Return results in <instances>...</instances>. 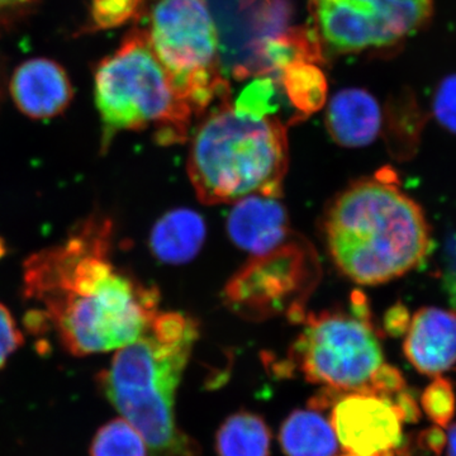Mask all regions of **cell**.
<instances>
[{"instance_id": "obj_1", "label": "cell", "mask_w": 456, "mask_h": 456, "mask_svg": "<svg viewBox=\"0 0 456 456\" xmlns=\"http://www.w3.org/2000/svg\"><path fill=\"white\" fill-rule=\"evenodd\" d=\"M113 224L93 215L62 244L25 263V296L42 308L31 312L32 330L51 323L77 356L118 350L139 340L158 314L159 292L114 266Z\"/></svg>"}, {"instance_id": "obj_2", "label": "cell", "mask_w": 456, "mask_h": 456, "mask_svg": "<svg viewBox=\"0 0 456 456\" xmlns=\"http://www.w3.org/2000/svg\"><path fill=\"white\" fill-rule=\"evenodd\" d=\"M325 236L336 266L362 285L402 277L432 250L424 211L391 173L358 180L341 191L327 209Z\"/></svg>"}, {"instance_id": "obj_3", "label": "cell", "mask_w": 456, "mask_h": 456, "mask_svg": "<svg viewBox=\"0 0 456 456\" xmlns=\"http://www.w3.org/2000/svg\"><path fill=\"white\" fill-rule=\"evenodd\" d=\"M198 126L188 174L204 204L235 203L253 194L281 197L288 169L287 127L275 116L237 113L230 92Z\"/></svg>"}, {"instance_id": "obj_4", "label": "cell", "mask_w": 456, "mask_h": 456, "mask_svg": "<svg viewBox=\"0 0 456 456\" xmlns=\"http://www.w3.org/2000/svg\"><path fill=\"white\" fill-rule=\"evenodd\" d=\"M94 97L106 152L122 131L155 128L161 145L187 140L193 107L156 56L147 29H132L112 55L99 62Z\"/></svg>"}, {"instance_id": "obj_5", "label": "cell", "mask_w": 456, "mask_h": 456, "mask_svg": "<svg viewBox=\"0 0 456 456\" xmlns=\"http://www.w3.org/2000/svg\"><path fill=\"white\" fill-rule=\"evenodd\" d=\"M187 351L152 338L117 351L99 386L123 419L145 441L150 456H200L196 440L178 428L175 395Z\"/></svg>"}, {"instance_id": "obj_6", "label": "cell", "mask_w": 456, "mask_h": 456, "mask_svg": "<svg viewBox=\"0 0 456 456\" xmlns=\"http://www.w3.org/2000/svg\"><path fill=\"white\" fill-rule=\"evenodd\" d=\"M350 311H326L305 317L290 358L305 380L340 392L370 393L384 364L382 344L365 299Z\"/></svg>"}, {"instance_id": "obj_7", "label": "cell", "mask_w": 456, "mask_h": 456, "mask_svg": "<svg viewBox=\"0 0 456 456\" xmlns=\"http://www.w3.org/2000/svg\"><path fill=\"white\" fill-rule=\"evenodd\" d=\"M150 44L197 117L230 92L218 59V33L206 0H155Z\"/></svg>"}, {"instance_id": "obj_8", "label": "cell", "mask_w": 456, "mask_h": 456, "mask_svg": "<svg viewBox=\"0 0 456 456\" xmlns=\"http://www.w3.org/2000/svg\"><path fill=\"white\" fill-rule=\"evenodd\" d=\"M311 28L323 53H383L431 20L434 0H310Z\"/></svg>"}, {"instance_id": "obj_9", "label": "cell", "mask_w": 456, "mask_h": 456, "mask_svg": "<svg viewBox=\"0 0 456 456\" xmlns=\"http://www.w3.org/2000/svg\"><path fill=\"white\" fill-rule=\"evenodd\" d=\"M314 255L305 245L287 242L277 250L255 256L228 283L226 297L236 311L251 317H264L302 299L305 281L314 278Z\"/></svg>"}, {"instance_id": "obj_10", "label": "cell", "mask_w": 456, "mask_h": 456, "mask_svg": "<svg viewBox=\"0 0 456 456\" xmlns=\"http://www.w3.org/2000/svg\"><path fill=\"white\" fill-rule=\"evenodd\" d=\"M330 407V422L346 452L360 456L395 455L403 439L404 421L393 398L331 389Z\"/></svg>"}, {"instance_id": "obj_11", "label": "cell", "mask_w": 456, "mask_h": 456, "mask_svg": "<svg viewBox=\"0 0 456 456\" xmlns=\"http://www.w3.org/2000/svg\"><path fill=\"white\" fill-rule=\"evenodd\" d=\"M404 335V355L419 373L440 377L455 367L456 310L421 308Z\"/></svg>"}, {"instance_id": "obj_12", "label": "cell", "mask_w": 456, "mask_h": 456, "mask_svg": "<svg viewBox=\"0 0 456 456\" xmlns=\"http://www.w3.org/2000/svg\"><path fill=\"white\" fill-rule=\"evenodd\" d=\"M227 232L233 244L260 256L287 244L290 235L288 213L277 197L253 194L233 204Z\"/></svg>"}, {"instance_id": "obj_13", "label": "cell", "mask_w": 456, "mask_h": 456, "mask_svg": "<svg viewBox=\"0 0 456 456\" xmlns=\"http://www.w3.org/2000/svg\"><path fill=\"white\" fill-rule=\"evenodd\" d=\"M73 93L64 68L53 60H28L12 77V98L18 110L33 119L53 118L64 112Z\"/></svg>"}, {"instance_id": "obj_14", "label": "cell", "mask_w": 456, "mask_h": 456, "mask_svg": "<svg viewBox=\"0 0 456 456\" xmlns=\"http://www.w3.org/2000/svg\"><path fill=\"white\" fill-rule=\"evenodd\" d=\"M326 128L338 145L368 146L382 128V110L368 90L342 89L327 107Z\"/></svg>"}, {"instance_id": "obj_15", "label": "cell", "mask_w": 456, "mask_h": 456, "mask_svg": "<svg viewBox=\"0 0 456 456\" xmlns=\"http://www.w3.org/2000/svg\"><path fill=\"white\" fill-rule=\"evenodd\" d=\"M206 224L197 212L174 209L160 218L151 231L150 248L165 264H185L204 244Z\"/></svg>"}, {"instance_id": "obj_16", "label": "cell", "mask_w": 456, "mask_h": 456, "mask_svg": "<svg viewBox=\"0 0 456 456\" xmlns=\"http://www.w3.org/2000/svg\"><path fill=\"white\" fill-rule=\"evenodd\" d=\"M256 75L277 73L281 75L287 66L297 62L325 61V53L314 29L294 27L273 37L257 42Z\"/></svg>"}, {"instance_id": "obj_17", "label": "cell", "mask_w": 456, "mask_h": 456, "mask_svg": "<svg viewBox=\"0 0 456 456\" xmlns=\"http://www.w3.org/2000/svg\"><path fill=\"white\" fill-rule=\"evenodd\" d=\"M279 441L287 456H335L338 452L331 422L314 408L290 413L281 426Z\"/></svg>"}, {"instance_id": "obj_18", "label": "cell", "mask_w": 456, "mask_h": 456, "mask_svg": "<svg viewBox=\"0 0 456 456\" xmlns=\"http://www.w3.org/2000/svg\"><path fill=\"white\" fill-rule=\"evenodd\" d=\"M272 432L263 417L240 411L228 417L216 435L218 456H269Z\"/></svg>"}, {"instance_id": "obj_19", "label": "cell", "mask_w": 456, "mask_h": 456, "mask_svg": "<svg viewBox=\"0 0 456 456\" xmlns=\"http://www.w3.org/2000/svg\"><path fill=\"white\" fill-rule=\"evenodd\" d=\"M284 92L301 118L322 110L327 99V80L323 71L310 62L287 66L281 73Z\"/></svg>"}, {"instance_id": "obj_20", "label": "cell", "mask_w": 456, "mask_h": 456, "mask_svg": "<svg viewBox=\"0 0 456 456\" xmlns=\"http://www.w3.org/2000/svg\"><path fill=\"white\" fill-rule=\"evenodd\" d=\"M142 436L125 419H117L99 428L90 456H147Z\"/></svg>"}, {"instance_id": "obj_21", "label": "cell", "mask_w": 456, "mask_h": 456, "mask_svg": "<svg viewBox=\"0 0 456 456\" xmlns=\"http://www.w3.org/2000/svg\"><path fill=\"white\" fill-rule=\"evenodd\" d=\"M143 5L145 0H92L90 29L106 31L139 20L143 13Z\"/></svg>"}, {"instance_id": "obj_22", "label": "cell", "mask_w": 456, "mask_h": 456, "mask_svg": "<svg viewBox=\"0 0 456 456\" xmlns=\"http://www.w3.org/2000/svg\"><path fill=\"white\" fill-rule=\"evenodd\" d=\"M421 406L435 425L446 428L454 419L456 395L448 378L435 377L421 395Z\"/></svg>"}, {"instance_id": "obj_23", "label": "cell", "mask_w": 456, "mask_h": 456, "mask_svg": "<svg viewBox=\"0 0 456 456\" xmlns=\"http://www.w3.org/2000/svg\"><path fill=\"white\" fill-rule=\"evenodd\" d=\"M275 97H277L275 80L269 77H260L242 90L233 108L237 113L246 114L254 118L274 116L278 110Z\"/></svg>"}, {"instance_id": "obj_24", "label": "cell", "mask_w": 456, "mask_h": 456, "mask_svg": "<svg viewBox=\"0 0 456 456\" xmlns=\"http://www.w3.org/2000/svg\"><path fill=\"white\" fill-rule=\"evenodd\" d=\"M432 112L446 131L456 134V75L440 84L435 93Z\"/></svg>"}, {"instance_id": "obj_25", "label": "cell", "mask_w": 456, "mask_h": 456, "mask_svg": "<svg viewBox=\"0 0 456 456\" xmlns=\"http://www.w3.org/2000/svg\"><path fill=\"white\" fill-rule=\"evenodd\" d=\"M23 344L22 332L5 305L0 303V368L4 367L9 355Z\"/></svg>"}, {"instance_id": "obj_26", "label": "cell", "mask_w": 456, "mask_h": 456, "mask_svg": "<svg viewBox=\"0 0 456 456\" xmlns=\"http://www.w3.org/2000/svg\"><path fill=\"white\" fill-rule=\"evenodd\" d=\"M404 389H406V380L402 377L401 371L386 362L371 380L370 393L382 395V397L395 398Z\"/></svg>"}, {"instance_id": "obj_27", "label": "cell", "mask_w": 456, "mask_h": 456, "mask_svg": "<svg viewBox=\"0 0 456 456\" xmlns=\"http://www.w3.org/2000/svg\"><path fill=\"white\" fill-rule=\"evenodd\" d=\"M419 444L435 456H441L448 444V436L443 428L435 425L419 434Z\"/></svg>"}, {"instance_id": "obj_28", "label": "cell", "mask_w": 456, "mask_h": 456, "mask_svg": "<svg viewBox=\"0 0 456 456\" xmlns=\"http://www.w3.org/2000/svg\"><path fill=\"white\" fill-rule=\"evenodd\" d=\"M410 322V314H408V310L404 305H395V307L387 312L386 330L389 335L401 336L406 334Z\"/></svg>"}, {"instance_id": "obj_29", "label": "cell", "mask_w": 456, "mask_h": 456, "mask_svg": "<svg viewBox=\"0 0 456 456\" xmlns=\"http://www.w3.org/2000/svg\"><path fill=\"white\" fill-rule=\"evenodd\" d=\"M393 401H395V403L397 404V407L401 410L404 422H417L421 419V412H419V404H417L415 397L410 395L406 389L398 393V395L393 398Z\"/></svg>"}, {"instance_id": "obj_30", "label": "cell", "mask_w": 456, "mask_h": 456, "mask_svg": "<svg viewBox=\"0 0 456 456\" xmlns=\"http://www.w3.org/2000/svg\"><path fill=\"white\" fill-rule=\"evenodd\" d=\"M35 0H0V13L9 11H18L32 4Z\"/></svg>"}, {"instance_id": "obj_31", "label": "cell", "mask_w": 456, "mask_h": 456, "mask_svg": "<svg viewBox=\"0 0 456 456\" xmlns=\"http://www.w3.org/2000/svg\"><path fill=\"white\" fill-rule=\"evenodd\" d=\"M446 445H448V456H456V424L450 426Z\"/></svg>"}, {"instance_id": "obj_32", "label": "cell", "mask_w": 456, "mask_h": 456, "mask_svg": "<svg viewBox=\"0 0 456 456\" xmlns=\"http://www.w3.org/2000/svg\"><path fill=\"white\" fill-rule=\"evenodd\" d=\"M5 254V245L4 242H3V240L0 239V259H2L3 256H4Z\"/></svg>"}, {"instance_id": "obj_33", "label": "cell", "mask_w": 456, "mask_h": 456, "mask_svg": "<svg viewBox=\"0 0 456 456\" xmlns=\"http://www.w3.org/2000/svg\"><path fill=\"white\" fill-rule=\"evenodd\" d=\"M342 456H360V455H356V454H353V452H349V454H345ZM373 456H395V455H373Z\"/></svg>"}, {"instance_id": "obj_34", "label": "cell", "mask_w": 456, "mask_h": 456, "mask_svg": "<svg viewBox=\"0 0 456 456\" xmlns=\"http://www.w3.org/2000/svg\"><path fill=\"white\" fill-rule=\"evenodd\" d=\"M266 2H268V3H269V2H272V0H266Z\"/></svg>"}]
</instances>
